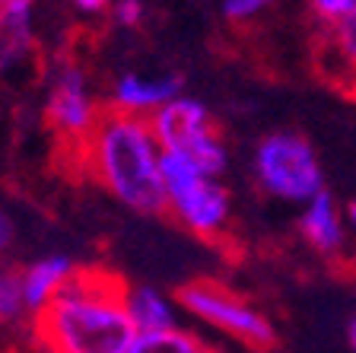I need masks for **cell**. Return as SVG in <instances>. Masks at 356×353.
I'll return each instance as SVG.
<instances>
[{
	"mask_svg": "<svg viewBox=\"0 0 356 353\" xmlns=\"http://www.w3.org/2000/svg\"><path fill=\"white\" fill-rule=\"evenodd\" d=\"M188 153L194 156V159L200 162V169L207 172L210 178H220L222 172H226V166H229V153H226V143H222L216 134H210L207 140H200L194 150H188Z\"/></svg>",
	"mask_w": 356,
	"mask_h": 353,
	"instance_id": "16",
	"label": "cell"
},
{
	"mask_svg": "<svg viewBox=\"0 0 356 353\" xmlns=\"http://www.w3.org/2000/svg\"><path fill=\"white\" fill-rule=\"evenodd\" d=\"M127 312H131L137 334H159L181 328L178 324L181 306L159 287H147V283L143 287H127Z\"/></svg>",
	"mask_w": 356,
	"mask_h": 353,
	"instance_id": "11",
	"label": "cell"
},
{
	"mask_svg": "<svg viewBox=\"0 0 356 353\" xmlns=\"http://www.w3.org/2000/svg\"><path fill=\"white\" fill-rule=\"evenodd\" d=\"M210 347L188 328H175V331H159V334H137L134 347L127 353H207Z\"/></svg>",
	"mask_w": 356,
	"mask_h": 353,
	"instance_id": "13",
	"label": "cell"
},
{
	"mask_svg": "<svg viewBox=\"0 0 356 353\" xmlns=\"http://www.w3.org/2000/svg\"><path fill=\"white\" fill-rule=\"evenodd\" d=\"M149 127H153L163 150H194L200 140H207L210 134H216L210 109L200 99L185 96V93L156 111L149 118Z\"/></svg>",
	"mask_w": 356,
	"mask_h": 353,
	"instance_id": "8",
	"label": "cell"
},
{
	"mask_svg": "<svg viewBox=\"0 0 356 353\" xmlns=\"http://www.w3.org/2000/svg\"><path fill=\"white\" fill-rule=\"evenodd\" d=\"M111 16L124 29H137L143 22V16H147V7H143V0H115L111 3Z\"/></svg>",
	"mask_w": 356,
	"mask_h": 353,
	"instance_id": "19",
	"label": "cell"
},
{
	"mask_svg": "<svg viewBox=\"0 0 356 353\" xmlns=\"http://www.w3.org/2000/svg\"><path fill=\"white\" fill-rule=\"evenodd\" d=\"M178 306L185 315H191L194 322L207 324L213 331L226 334L229 340L242 347H254L264 350L277 340V328L264 312L254 306L252 299H245L242 293L213 283V280H194L178 290Z\"/></svg>",
	"mask_w": 356,
	"mask_h": 353,
	"instance_id": "5",
	"label": "cell"
},
{
	"mask_svg": "<svg viewBox=\"0 0 356 353\" xmlns=\"http://www.w3.org/2000/svg\"><path fill=\"white\" fill-rule=\"evenodd\" d=\"M343 220H347V229L356 235V201H350L347 207H343Z\"/></svg>",
	"mask_w": 356,
	"mask_h": 353,
	"instance_id": "23",
	"label": "cell"
},
{
	"mask_svg": "<svg viewBox=\"0 0 356 353\" xmlns=\"http://www.w3.org/2000/svg\"><path fill=\"white\" fill-rule=\"evenodd\" d=\"M35 26L32 16H3L0 13V77L19 70L32 54Z\"/></svg>",
	"mask_w": 356,
	"mask_h": 353,
	"instance_id": "12",
	"label": "cell"
},
{
	"mask_svg": "<svg viewBox=\"0 0 356 353\" xmlns=\"http://www.w3.org/2000/svg\"><path fill=\"white\" fill-rule=\"evenodd\" d=\"M80 13H86V16H96V13H105V10H111V3L115 0H70Z\"/></svg>",
	"mask_w": 356,
	"mask_h": 353,
	"instance_id": "21",
	"label": "cell"
},
{
	"mask_svg": "<svg viewBox=\"0 0 356 353\" xmlns=\"http://www.w3.org/2000/svg\"><path fill=\"white\" fill-rule=\"evenodd\" d=\"M83 159L115 201L137 214L165 210L163 147L147 118L105 111L83 143Z\"/></svg>",
	"mask_w": 356,
	"mask_h": 353,
	"instance_id": "2",
	"label": "cell"
},
{
	"mask_svg": "<svg viewBox=\"0 0 356 353\" xmlns=\"http://www.w3.org/2000/svg\"><path fill=\"white\" fill-rule=\"evenodd\" d=\"M165 210L194 235L213 239L229 226V191L210 178L188 150H163Z\"/></svg>",
	"mask_w": 356,
	"mask_h": 353,
	"instance_id": "3",
	"label": "cell"
},
{
	"mask_svg": "<svg viewBox=\"0 0 356 353\" xmlns=\"http://www.w3.org/2000/svg\"><path fill=\"white\" fill-rule=\"evenodd\" d=\"M35 0H0V13L3 16H32Z\"/></svg>",
	"mask_w": 356,
	"mask_h": 353,
	"instance_id": "20",
	"label": "cell"
},
{
	"mask_svg": "<svg viewBox=\"0 0 356 353\" xmlns=\"http://www.w3.org/2000/svg\"><path fill=\"white\" fill-rule=\"evenodd\" d=\"M102 115L105 111L86 70L76 61H58L48 70V83H44V118L54 134L83 147Z\"/></svg>",
	"mask_w": 356,
	"mask_h": 353,
	"instance_id": "6",
	"label": "cell"
},
{
	"mask_svg": "<svg viewBox=\"0 0 356 353\" xmlns=\"http://www.w3.org/2000/svg\"><path fill=\"white\" fill-rule=\"evenodd\" d=\"M347 340H350V347H353V353H356V318H350V324H347Z\"/></svg>",
	"mask_w": 356,
	"mask_h": 353,
	"instance_id": "24",
	"label": "cell"
},
{
	"mask_svg": "<svg viewBox=\"0 0 356 353\" xmlns=\"http://www.w3.org/2000/svg\"><path fill=\"white\" fill-rule=\"evenodd\" d=\"M181 96V80L169 74H118L108 89V111L131 118H153L156 111Z\"/></svg>",
	"mask_w": 356,
	"mask_h": 353,
	"instance_id": "7",
	"label": "cell"
},
{
	"mask_svg": "<svg viewBox=\"0 0 356 353\" xmlns=\"http://www.w3.org/2000/svg\"><path fill=\"white\" fill-rule=\"evenodd\" d=\"M207 353H216V350H207Z\"/></svg>",
	"mask_w": 356,
	"mask_h": 353,
	"instance_id": "25",
	"label": "cell"
},
{
	"mask_svg": "<svg viewBox=\"0 0 356 353\" xmlns=\"http://www.w3.org/2000/svg\"><path fill=\"white\" fill-rule=\"evenodd\" d=\"M254 178L283 204H309L325 191V169L309 140L296 131L267 134L254 150Z\"/></svg>",
	"mask_w": 356,
	"mask_h": 353,
	"instance_id": "4",
	"label": "cell"
},
{
	"mask_svg": "<svg viewBox=\"0 0 356 353\" xmlns=\"http://www.w3.org/2000/svg\"><path fill=\"white\" fill-rule=\"evenodd\" d=\"M32 315L22 293V274L13 267H0V324H16Z\"/></svg>",
	"mask_w": 356,
	"mask_h": 353,
	"instance_id": "15",
	"label": "cell"
},
{
	"mask_svg": "<svg viewBox=\"0 0 356 353\" xmlns=\"http://www.w3.org/2000/svg\"><path fill=\"white\" fill-rule=\"evenodd\" d=\"M299 233H302V239L318 255L334 258L343 251L350 229H347V220H343V207L334 201V194L327 188L321 194H315L309 204H302V210H299Z\"/></svg>",
	"mask_w": 356,
	"mask_h": 353,
	"instance_id": "9",
	"label": "cell"
},
{
	"mask_svg": "<svg viewBox=\"0 0 356 353\" xmlns=\"http://www.w3.org/2000/svg\"><path fill=\"white\" fill-rule=\"evenodd\" d=\"M331 38H327V54L343 74H350V80L356 83V10L350 16H343L341 22L327 26Z\"/></svg>",
	"mask_w": 356,
	"mask_h": 353,
	"instance_id": "14",
	"label": "cell"
},
{
	"mask_svg": "<svg viewBox=\"0 0 356 353\" xmlns=\"http://www.w3.org/2000/svg\"><path fill=\"white\" fill-rule=\"evenodd\" d=\"M10 242H13V220H10V214L0 207V255L10 249Z\"/></svg>",
	"mask_w": 356,
	"mask_h": 353,
	"instance_id": "22",
	"label": "cell"
},
{
	"mask_svg": "<svg viewBox=\"0 0 356 353\" xmlns=\"http://www.w3.org/2000/svg\"><path fill=\"white\" fill-rule=\"evenodd\" d=\"M353 89H356V83H353Z\"/></svg>",
	"mask_w": 356,
	"mask_h": 353,
	"instance_id": "26",
	"label": "cell"
},
{
	"mask_svg": "<svg viewBox=\"0 0 356 353\" xmlns=\"http://www.w3.org/2000/svg\"><path fill=\"white\" fill-rule=\"evenodd\" d=\"M277 3H283V0H222V13L232 22H248L254 16L267 13L270 7H277Z\"/></svg>",
	"mask_w": 356,
	"mask_h": 353,
	"instance_id": "17",
	"label": "cell"
},
{
	"mask_svg": "<svg viewBox=\"0 0 356 353\" xmlns=\"http://www.w3.org/2000/svg\"><path fill=\"white\" fill-rule=\"evenodd\" d=\"M312 10H315V16H318L321 22H327V26H334V22H341L343 16H350L356 10V0H309Z\"/></svg>",
	"mask_w": 356,
	"mask_h": 353,
	"instance_id": "18",
	"label": "cell"
},
{
	"mask_svg": "<svg viewBox=\"0 0 356 353\" xmlns=\"http://www.w3.org/2000/svg\"><path fill=\"white\" fill-rule=\"evenodd\" d=\"M42 353H127L137 328L127 312V287L105 271H76L58 299L32 318Z\"/></svg>",
	"mask_w": 356,
	"mask_h": 353,
	"instance_id": "1",
	"label": "cell"
},
{
	"mask_svg": "<svg viewBox=\"0 0 356 353\" xmlns=\"http://www.w3.org/2000/svg\"><path fill=\"white\" fill-rule=\"evenodd\" d=\"M76 261L70 255H44V258H35L29 265L22 267V293H26V306H29L32 318L38 315L42 309H48L54 299L67 290V283L76 277Z\"/></svg>",
	"mask_w": 356,
	"mask_h": 353,
	"instance_id": "10",
	"label": "cell"
}]
</instances>
